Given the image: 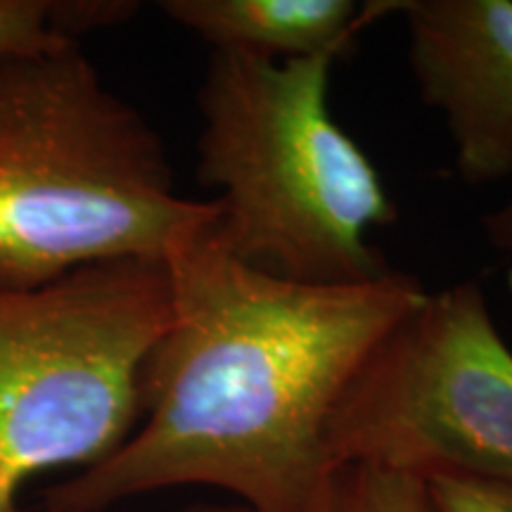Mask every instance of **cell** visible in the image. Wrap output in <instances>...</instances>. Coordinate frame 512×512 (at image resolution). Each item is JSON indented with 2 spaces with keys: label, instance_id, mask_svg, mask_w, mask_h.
Here are the masks:
<instances>
[{
  "label": "cell",
  "instance_id": "cell-7",
  "mask_svg": "<svg viewBox=\"0 0 512 512\" xmlns=\"http://www.w3.org/2000/svg\"><path fill=\"white\" fill-rule=\"evenodd\" d=\"M166 17L200 36L211 53L264 60L344 55L354 36L396 3L351 0H166Z\"/></svg>",
  "mask_w": 512,
  "mask_h": 512
},
{
  "label": "cell",
  "instance_id": "cell-8",
  "mask_svg": "<svg viewBox=\"0 0 512 512\" xmlns=\"http://www.w3.org/2000/svg\"><path fill=\"white\" fill-rule=\"evenodd\" d=\"M323 512H434L425 479L375 465H344Z\"/></svg>",
  "mask_w": 512,
  "mask_h": 512
},
{
  "label": "cell",
  "instance_id": "cell-4",
  "mask_svg": "<svg viewBox=\"0 0 512 512\" xmlns=\"http://www.w3.org/2000/svg\"><path fill=\"white\" fill-rule=\"evenodd\" d=\"M171 320L166 261L95 264L0 290V512L60 467L110 458L143 418V380Z\"/></svg>",
  "mask_w": 512,
  "mask_h": 512
},
{
  "label": "cell",
  "instance_id": "cell-11",
  "mask_svg": "<svg viewBox=\"0 0 512 512\" xmlns=\"http://www.w3.org/2000/svg\"><path fill=\"white\" fill-rule=\"evenodd\" d=\"M482 226L491 245L505 254H512V200L501 209L486 214Z\"/></svg>",
  "mask_w": 512,
  "mask_h": 512
},
{
  "label": "cell",
  "instance_id": "cell-10",
  "mask_svg": "<svg viewBox=\"0 0 512 512\" xmlns=\"http://www.w3.org/2000/svg\"><path fill=\"white\" fill-rule=\"evenodd\" d=\"M53 0H0V53L29 50L53 43Z\"/></svg>",
  "mask_w": 512,
  "mask_h": 512
},
{
  "label": "cell",
  "instance_id": "cell-1",
  "mask_svg": "<svg viewBox=\"0 0 512 512\" xmlns=\"http://www.w3.org/2000/svg\"><path fill=\"white\" fill-rule=\"evenodd\" d=\"M211 223L166 256L171 320L147 361L140 425L50 486L46 512H105L178 486H214L252 512H323L342 470L339 403L427 292L399 271L356 285L275 278L233 259Z\"/></svg>",
  "mask_w": 512,
  "mask_h": 512
},
{
  "label": "cell",
  "instance_id": "cell-9",
  "mask_svg": "<svg viewBox=\"0 0 512 512\" xmlns=\"http://www.w3.org/2000/svg\"><path fill=\"white\" fill-rule=\"evenodd\" d=\"M434 512H512V484L479 477L425 479Z\"/></svg>",
  "mask_w": 512,
  "mask_h": 512
},
{
  "label": "cell",
  "instance_id": "cell-5",
  "mask_svg": "<svg viewBox=\"0 0 512 512\" xmlns=\"http://www.w3.org/2000/svg\"><path fill=\"white\" fill-rule=\"evenodd\" d=\"M332 458L512 484V349L477 280L425 299L382 339L330 427Z\"/></svg>",
  "mask_w": 512,
  "mask_h": 512
},
{
  "label": "cell",
  "instance_id": "cell-3",
  "mask_svg": "<svg viewBox=\"0 0 512 512\" xmlns=\"http://www.w3.org/2000/svg\"><path fill=\"white\" fill-rule=\"evenodd\" d=\"M339 55L211 53L197 107V176L219 190L211 233L249 268L306 285L392 273L370 245L396 209L375 164L330 110Z\"/></svg>",
  "mask_w": 512,
  "mask_h": 512
},
{
  "label": "cell",
  "instance_id": "cell-12",
  "mask_svg": "<svg viewBox=\"0 0 512 512\" xmlns=\"http://www.w3.org/2000/svg\"><path fill=\"white\" fill-rule=\"evenodd\" d=\"M183 512H252V510L242 503H233V505H192V508Z\"/></svg>",
  "mask_w": 512,
  "mask_h": 512
},
{
  "label": "cell",
  "instance_id": "cell-6",
  "mask_svg": "<svg viewBox=\"0 0 512 512\" xmlns=\"http://www.w3.org/2000/svg\"><path fill=\"white\" fill-rule=\"evenodd\" d=\"M411 69L444 114L453 164L470 185L512 176V3L406 0Z\"/></svg>",
  "mask_w": 512,
  "mask_h": 512
},
{
  "label": "cell",
  "instance_id": "cell-2",
  "mask_svg": "<svg viewBox=\"0 0 512 512\" xmlns=\"http://www.w3.org/2000/svg\"><path fill=\"white\" fill-rule=\"evenodd\" d=\"M216 216L214 200L178 195L155 126L79 41L0 53V290L110 261H166Z\"/></svg>",
  "mask_w": 512,
  "mask_h": 512
}]
</instances>
